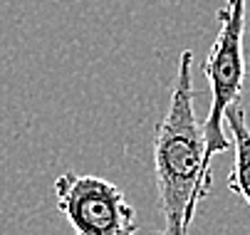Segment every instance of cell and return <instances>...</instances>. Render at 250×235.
Listing matches in <instances>:
<instances>
[{
  "label": "cell",
  "mask_w": 250,
  "mask_h": 235,
  "mask_svg": "<svg viewBox=\"0 0 250 235\" xmlns=\"http://www.w3.org/2000/svg\"><path fill=\"white\" fill-rule=\"evenodd\" d=\"M57 211L80 235H131L136 233V211L126 193L112 181L64 171L55 178Z\"/></svg>",
  "instance_id": "cell-3"
},
{
  "label": "cell",
  "mask_w": 250,
  "mask_h": 235,
  "mask_svg": "<svg viewBox=\"0 0 250 235\" xmlns=\"http://www.w3.org/2000/svg\"><path fill=\"white\" fill-rule=\"evenodd\" d=\"M245 5L248 0H223V8L218 10V22H221L218 35L203 62V75L210 84V107L208 117L203 119L208 163H213L218 154L233 146L230 137L223 129L226 124L223 114L233 102H240L245 84V55H243Z\"/></svg>",
  "instance_id": "cell-2"
},
{
  "label": "cell",
  "mask_w": 250,
  "mask_h": 235,
  "mask_svg": "<svg viewBox=\"0 0 250 235\" xmlns=\"http://www.w3.org/2000/svg\"><path fill=\"white\" fill-rule=\"evenodd\" d=\"M223 119H226L230 141H233V151H235L233 169H230V176H228V188L250 206V126H248L243 104L233 102L226 109Z\"/></svg>",
  "instance_id": "cell-4"
},
{
  "label": "cell",
  "mask_w": 250,
  "mask_h": 235,
  "mask_svg": "<svg viewBox=\"0 0 250 235\" xmlns=\"http://www.w3.org/2000/svg\"><path fill=\"white\" fill-rule=\"evenodd\" d=\"M193 87V52L184 50L171 89L168 109L156 126L154 169L164 230L168 235H186L198 213L201 200L208 196L213 174L206 161L203 121H198Z\"/></svg>",
  "instance_id": "cell-1"
}]
</instances>
